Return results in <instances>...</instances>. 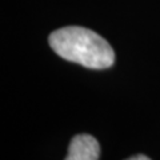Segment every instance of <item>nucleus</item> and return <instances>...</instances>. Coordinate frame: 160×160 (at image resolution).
Returning <instances> with one entry per match:
<instances>
[{
    "instance_id": "nucleus-1",
    "label": "nucleus",
    "mask_w": 160,
    "mask_h": 160,
    "mask_svg": "<svg viewBox=\"0 0 160 160\" xmlns=\"http://www.w3.org/2000/svg\"><path fill=\"white\" fill-rule=\"evenodd\" d=\"M48 42L60 58L87 68L104 69L115 63V52L108 42L88 28H60L49 35Z\"/></svg>"
},
{
    "instance_id": "nucleus-2",
    "label": "nucleus",
    "mask_w": 160,
    "mask_h": 160,
    "mask_svg": "<svg viewBox=\"0 0 160 160\" xmlns=\"http://www.w3.org/2000/svg\"><path fill=\"white\" fill-rule=\"evenodd\" d=\"M100 146L91 135H76L69 143L66 160H98Z\"/></svg>"
},
{
    "instance_id": "nucleus-3",
    "label": "nucleus",
    "mask_w": 160,
    "mask_h": 160,
    "mask_svg": "<svg viewBox=\"0 0 160 160\" xmlns=\"http://www.w3.org/2000/svg\"><path fill=\"white\" fill-rule=\"evenodd\" d=\"M127 160H151V159L147 158L146 155H135V156L129 158V159H127Z\"/></svg>"
}]
</instances>
